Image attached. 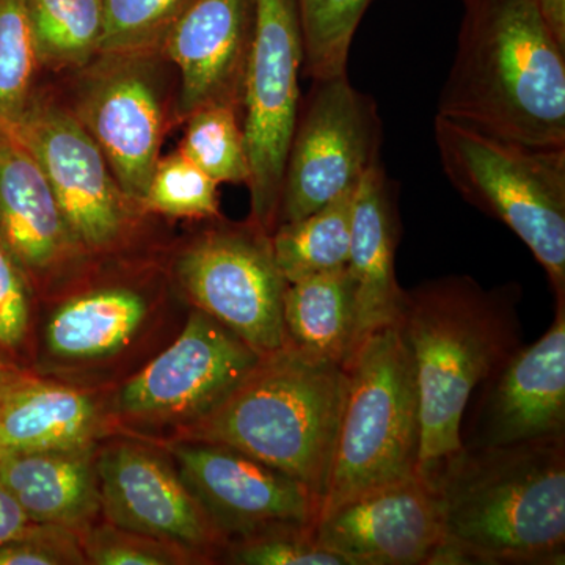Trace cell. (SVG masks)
I'll return each instance as SVG.
<instances>
[{
  "mask_svg": "<svg viewBox=\"0 0 565 565\" xmlns=\"http://www.w3.org/2000/svg\"><path fill=\"white\" fill-rule=\"evenodd\" d=\"M427 481L440 508L433 565H559L565 438L462 448Z\"/></svg>",
  "mask_w": 565,
  "mask_h": 565,
  "instance_id": "cell-1",
  "label": "cell"
},
{
  "mask_svg": "<svg viewBox=\"0 0 565 565\" xmlns=\"http://www.w3.org/2000/svg\"><path fill=\"white\" fill-rule=\"evenodd\" d=\"M438 115L505 140L565 148V47L535 0H463Z\"/></svg>",
  "mask_w": 565,
  "mask_h": 565,
  "instance_id": "cell-2",
  "label": "cell"
},
{
  "mask_svg": "<svg viewBox=\"0 0 565 565\" xmlns=\"http://www.w3.org/2000/svg\"><path fill=\"white\" fill-rule=\"evenodd\" d=\"M519 300V286L484 289L468 275L404 289L396 323L415 364L422 478L462 449L460 424L476 388L522 348Z\"/></svg>",
  "mask_w": 565,
  "mask_h": 565,
  "instance_id": "cell-3",
  "label": "cell"
},
{
  "mask_svg": "<svg viewBox=\"0 0 565 565\" xmlns=\"http://www.w3.org/2000/svg\"><path fill=\"white\" fill-rule=\"evenodd\" d=\"M345 385L348 373L343 364L315 359L285 345L264 355L214 412L170 440L232 446L292 476L322 505Z\"/></svg>",
  "mask_w": 565,
  "mask_h": 565,
  "instance_id": "cell-4",
  "label": "cell"
},
{
  "mask_svg": "<svg viewBox=\"0 0 565 565\" xmlns=\"http://www.w3.org/2000/svg\"><path fill=\"white\" fill-rule=\"evenodd\" d=\"M184 299L131 280L84 285L79 275L40 300L32 373L114 388L180 333Z\"/></svg>",
  "mask_w": 565,
  "mask_h": 565,
  "instance_id": "cell-5",
  "label": "cell"
},
{
  "mask_svg": "<svg viewBox=\"0 0 565 565\" xmlns=\"http://www.w3.org/2000/svg\"><path fill=\"white\" fill-rule=\"evenodd\" d=\"M434 137L456 191L522 239L564 302L565 148L501 139L438 114Z\"/></svg>",
  "mask_w": 565,
  "mask_h": 565,
  "instance_id": "cell-6",
  "label": "cell"
},
{
  "mask_svg": "<svg viewBox=\"0 0 565 565\" xmlns=\"http://www.w3.org/2000/svg\"><path fill=\"white\" fill-rule=\"evenodd\" d=\"M348 385L321 512L371 487L418 475L422 422L415 364L397 323L367 334Z\"/></svg>",
  "mask_w": 565,
  "mask_h": 565,
  "instance_id": "cell-7",
  "label": "cell"
},
{
  "mask_svg": "<svg viewBox=\"0 0 565 565\" xmlns=\"http://www.w3.org/2000/svg\"><path fill=\"white\" fill-rule=\"evenodd\" d=\"M263 356L228 327L191 308L180 333L111 388L118 435L170 440L214 412Z\"/></svg>",
  "mask_w": 565,
  "mask_h": 565,
  "instance_id": "cell-8",
  "label": "cell"
},
{
  "mask_svg": "<svg viewBox=\"0 0 565 565\" xmlns=\"http://www.w3.org/2000/svg\"><path fill=\"white\" fill-rule=\"evenodd\" d=\"M253 28L243 84L252 221L277 228L282 177L300 109L303 33L299 0H252Z\"/></svg>",
  "mask_w": 565,
  "mask_h": 565,
  "instance_id": "cell-9",
  "label": "cell"
},
{
  "mask_svg": "<svg viewBox=\"0 0 565 565\" xmlns=\"http://www.w3.org/2000/svg\"><path fill=\"white\" fill-rule=\"evenodd\" d=\"M170 275L189 307L228 327L256 352L285 348L288 281L275 262L270 233L252 218L193 237L174 256Z\"/></svg>",
  "mask_w": 565,
  "mask_h": 565,
  "instance_id": "cell-10",
  "label": "cell"
},
{
  "mask_svg": "<svg viewBox=\"0 0 565 565\" xmlns=\"http://www.w3.org/2000/svg\"><path fill=\"white\" fill-rule=\"evenodd\" d=\"M313 82L297 115L277 226L321 210L381 162L382 122L374 99L356 90L348 74Z\"/></svg>",
  "mask_w": 565,
  "mask_h": 565,
  "instance_id": "cell-11",
  "label": "cell"
},
{
  "mask_svg": "<svg viewBox=\"0 0 565 565\" xmlns=\"http://www.w3.org/2000/svg\"><path fill=\"white\" fill-rule=\"evenodd\" d=\"M9 134L39 162L92 262L128 245L141 211L126 199L102 148L73 111L31 99Z\"/></svg>",
  "mask_w": 565,
  "mask_h": 565,
  "instance_id": "cell-12",
  "label": "cell"
},
{
  "mask_svg": "<svg viewBox=\"0 0 565 565\" xmlns=\"http://www.w3.org/2000/svg\"><path fill=\"white\" fill-rule=\"evenodd\" d=\"M96 471L106 522L181 546L202 565L221 564L225 541L161 444L114 435L96 449Z\"/></svg>",
  "mask_w": 565,
  "mask_h": 565,
  "instance_id": "cell-13",
  "label": "cell"
},
{
  "mask_svg": "<svg viewBox=\"0 0 565 565\" xmlns=\"http://www.w3.org/2000/svg\"><path fill=\"white\" fill-rule=\"evenodd\" d=\"M225 546L270 527L315 526L321 501L307 486L232 446L158 441Z\"/></svg>",
  "mask_w": 565,
  "mask_h": 565,
  "instance_id": "cell-14",
  "label": "cell"
},
{
  "mask_svg": "<svg viewBox=\"0 0 565 565\" xmlns=\"http://www.w3.org/2000/svg\"><path fill=\"white\" fill-rule=\"evenodd\" d=\"M565 438V300L537 343L520 348L476 388L462 424V448Z\"/></svg>",
  "mask_w": 565,
  "mask_h": 565,
  "instance_id": "cell-15",
  "label": "cell"
},
{
  "mask_svg": "<svg viewBox=\"0 0 565 565\" xmlns=\"http://www.w3.org/2000/svg\"><path fill=\"white\" fill-rule=\"evenodd\" d=\"M315 535L345 565H433L441 542L437 494L419 475L371 487L323 511Z\"/></svg>",
  "mask_w": 565,
  "mask_h": 565,
  "instance_id": "cell-16",
  "label": "cell"
},
{
  "mask_svg": "<svg viewBox=\"0 0 565 565\" xmlns=\"http://www.w3.org/2000/svg\"><path fill=\"white\" fill-rule=\"evenodd\" d=\"M104 57L85 77L73 114L102 148L126 199L141 211L161 151V102L139 55Z\"/></svg>",
  "mask_w": 565,
  "mask_h": 565,
  "instance_id": "cell-17",
  "label": "cell"
},
{
  "mask_svg": "<svg viewBox=\"0 0 565 565\" xmlns=\"http://www.w3.org/2000/svg\"><path fill=\"white\" fill-rule=\"evenodd\" d=\"M0 243L28 274L39 300L87 269L46 174L31 152L0 131Z\"/></svg>",
  "mask_w": 565,
  "mask_h": 565,
  "instance_id": "cell-18",
  "label": "cell"
},
{
  "mask_svg": "<svg viewBox=\"0 0 565 565\" xmlns=\"http://www.w3.org/2000/svg\"><path fill=\"white\" fill-rule=\"evenodd\" d=\"M253 28L252 0H195L163 41L181 74L178 111L243 102Z\"/></svg>",
  "mask_w": 565,
  "mask_h": 565,
  "instance_id": "cell-19",
  "label": "cell"
},
{
  "mask_svg": "<svg viewBox=\"0 0 565 565\" xmlns=\"http://www.w3.org/2000/svg\"><path fill=\"white\" fill-rule=\"evenodd\" d=\"M110 393L31 371L0 407V457L88 448L118 435Z\"/></svg>",
  "mask_w": 565,
  "mask_h": 565,
  "instance_id": "cell-20",
  "label": "cell"
},
{
  "mask_svg": "<svg viewBox=\"0 0 565 565\" xmlns=\"http://www.w3.org/2000/svg\"><path fill=\"white\" fill-rule=\"evenodd\" d=\"M396 244V214L384 167L377 162L363 174L353 199L348 269L359 307L355 349L367 334L399 318L404 289L394 269Z\"/></svg>",
  "mask_w": 565,
  "mask_h": 565,
  "instance_id": "cell-21",
  "label": "cell"
},
{
  "mask_svg": "<svg viewBox=\"0 0 565 565\" xmlns=\"http://www.w3.org/2000/svg\"><path fill=\"white\" fill-rule=\"evenodd\" d=\"M98 446L0 457V482L29 522L82 533L103 519Z\"/></svg>",
  "mask_w": 565,
  "mask_h": 565,
  "instance_id": "cell-22",
  "label": "cell"
},
{
  "mask_svg": "<svg viewBox=\"0 0 565 565\" xmlns=\"http://www.w3.org/2000/svg\"><path fill=\"white\" fill-rule=\"evenodd\" d=\"M356 313V286L348 266L288 282L285 345L345 366L355 351Z\"/></svg>",
  "mask_w": 565,
  "mask_h": 565,
  "instance_id": "cell-23",
  "label": "cell"
},
{
  "mask_svg": "<svg viewBox=\"0 0 565 565\" xmlns=\"http://www.w3.org/2000/svg\"><path fill=\"white\" fill-rule=\"evenodd\" d=\"M355 191L353 188L313 214L274 230L275 262L286 281L348 266Z\"/></svg>",
  "mask_w": 565,
  "mask_h": 565,
  "instance_id": "cell-24",
  "label": "cell"
},
{
  "mask_svg": "<svg viewBox=\"0 0 565 565\" xmlns=\"http://www.w3.org/2000/svg\"><path fill=\"white\" fill-rule=\"evenodd\" d=\"M39 65L81 68L99 54L103 0H24Z\"/></svg>",
  "mask_w": 565,
  "mask_h": 565,
  "instance_id": "cell-25",
  "label": "cell"
},
{
  "mask_svg": "<svg viewBox=\"0 0 565 565\" xmlns=\"http://www.w3.org/2000/svg\"><path fill=\"white\" fill-rule=\"evenodd\" d=\"M371 0H299L305 74L313 81L348 74L349 51Z\"/></svg>",
  "mask_w": 565,
  "mask_h": 565,
  "instance_id": "cell-26",
  "label": "cell"
},
{
  "mask_svg": "<svg viewBox=\"0 0 565 565\" xmlns=\"http://www.w3.org/2000/svg\"><path fill=\"white\" fill-rule=\"evenodd\" d=\"M212 180L248 184L250 167L236 107L212 104L193 111L181 150Z\"/></svg>",
  "mask_w": 565,
  "mask_h": 565,
  "instance_id": "cell-27",
  "label": "cell"
},
{
  "mask_svg": "<svg viewBox=\"0 0 565 565\" xmlns=\"http://www.w3.org/2000/svg\"><path fill=\"white\" fill-rule=\"evenodd\" d=\"M195 0H103L99 54L140 55L162 46Z\"/></svg>",
  "mask_w": 565,
  "mask_h": 565,
  "instance_id": "cell-28",
  "label": "cell"
},
{
  "mask_svg": "<svg viewBox=\"0 0 565 565\" xmlns=\"http://www.w3.org/2000/svg\"><path fill=\"white\" fill-rule=\"evenodd\" d=\"M36 65L24 0H0V126L6 132L31 103Z\"/></svg>",
  "mask_w": 565,
  "mask_h": 565,
  "instance_id": "cell-29",
  "label": "cell"
},
{
  "mask_svg": "<svg viewBox=\"0 0 565 565\" xmlns=\"http://www.w3.org/2000/svg\"><path fill=\"white\" fill-rule=\"evenodd\" d=\"M141 211L173 218H217L218 182L182 152L159 159Z\"/></svg>",
  "mask_w": 565,
  "mask_h": 565,
  "instance_id": "cell-30",
  "label": "cell"
},
{
  "mask_svg": "<svg viewBox=\"0 0 565 565\" xmlns=\"http://www.w3.org/2000/svg\"><path fill=\"white\" fill-rule=\"evenodd\" d=\"M40 300L28 274L0 243V360L32 371Z\"/></svg>",
  "mask_w": 565,
  "mask_h": 565,
  "instance_id": "cell-31",
  "label": "cell"
},
{
  "mask_svg": "<svg viewBox=\"0 0 565 565\" xmlns=\"http://www.w3.org/2000/svg\"><path fill=\"white\" fill-rule=\"evenodd\" d=\"M79 534L87 565H202L181 546L111 525L104 519Z\"/></svg>",
  "mask_w": 565,
  "mask_h": 565,
  "instance_id": "cell-32",
  "label": "cell"
},
{
  "mask_svg": "<svg viewBox=\"0 0 565 565\" xmlns=\"http://www.w3.org/2000/svg\"><path fill=\"white\" fill-rule=\"evenodd\" d=\"M221 564L232 565H345L340 556L318 544L315 526L286 525L232 542Z\"/></svg>",
  "mask_w": 565,
  "mask_h": 565,
  "instance_id": "cell-33",
  "label": "cell"
},
{
  "mask_svg": "<svg viewBox=\"0 0 565 565\" xmlns=\"http://www.w3.org/2000/svg\"><path fill=\"white\" fill-rule=\"evenodd\" d=\"M0 565H87V559L77 531L31 523L0 544Z\"/></svg>",
  "mask_w": 565,
  "mask_h": 565,
  "instance_id": "cell-34",
  "label": "cell"
},
{
  "mask_svg": "<svg viewBox=\"0 0 565 565\" xmlns=\"http://www.w3.org/2000/svg\"><path fill=\"white\" fill-rule=\"evenodd\" d=\"M31 523L0 482V544L20 535Z\"/></svg>",
  "mask_w": 565,
  "mask_h": 565,
  "instance_id": "cell-35",
  "label": "cell"
},
{
  "mask_svg": "<svg viewBox=\"0 0 565 565\" xmlns=\"http://www.w3.org/2000/svg\"><path fill=\"white\" fill-rule=\"evenodd\" d=\"M535 2L557 43L565 47V0H535Z\"/></svg>",
  "mask_w": 565,
  "mask_h": 565,
  "instance_id": "cell-36",
  "label": "cell"
},
{
  "mask_svg": "<svg viewBox=\"0 0 565 565\" xmlns=\"http://www.w3.org/2000/svg\"><path fill=\"white\" fill-rule=\"evenodd\" d=\"M29 373H31V371L24 370V367L14 366V364L0 360V407L6 403L11 390L20 384L22 379Z\"/></svg>",
  "mask_w": 565,
  "mask_h": 565,
  "instance_id": "cell-37",
  "label": "cell"
},
{
  "mask_svg": "<svg viewBox=\"0 0 565 565\" xmlns=\"http://www.w3.org/2000/svg\"><path fill=\"white\" fill-rule=\"evenodd\" d=\"M0 131H3V128H2V126H0ZM3 132H6V131H3Z\"/></svg>",
  "mask_w": 565,
  "mask_h": 565,
  "instance_id": "cell-38",
  "label": "cell"
}]
</instances>
